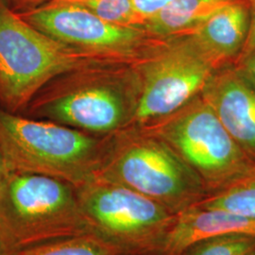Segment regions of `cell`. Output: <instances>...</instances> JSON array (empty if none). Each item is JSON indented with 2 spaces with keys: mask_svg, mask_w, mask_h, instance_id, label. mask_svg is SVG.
<instances>
[{
  "mask_svg": "<svg viewBox=\"0 0 255 255\" xmlns=\"http://www.w3.org/2000/svg\"><path fill=\"white\" fill-rule=\"evenodd\" d=\"M255 251V236L228 234L201 238L180 255H250Z\"/></svg>",
  "mask_w": 255,
  "mask_h": 255,
  "instance_id": "cell-16",
  "label": "cell"
},
{
  "mask_svg": "<svg viewBox=\"0 0 255 255\" xmlns=\"http://www.w3.org/2000/svg\"><path fill=\"white\" fill-rule=\"evenodd\" d=\"M9 172V168H8L7 163H6V161L4 159V156H3L1 150H0V181Z\"/></svg>",
  "mask_w": 255,
  "mask_h": 255,
  "instance_id": "cell-23",
  "label": "cell"
},
{
  "mask_svg": "<svg viewBox=\"0 0 255 255\" xmlns=\"http://www.w3.org/2000/svg\"><path fill=\"white\" fill-rule=\"evenodd\" d=\"M0 228L16 252L95 233L73 184L45 175L14 171L0 181Z\"/></svg>",
  "mask_w": 255,
  "mask_h": 255,
  "instance_id": "cell-2",
  "label": "cell"
},
{
  "mask_svg": "<svg viewBox=\"0 0 255 255\" xmlns=\"http://www.w3.org/2000/svg\"><path fill=\"white\" fill-rule=\"evenodd\" d=\"M17 14L65 46L111 60L135 46L144 33L140 27L111 24L72 4L47 3Z\"/></svg>",
  "mask_w": 255,
  "mask_h": 255,
  "instance_id": "cell-8",
  "label": "cell"
},
{
  "mask_svg": "<svg viewBox=\"0 0 255 255\" xmlns=\"http://www.w3.org/2000/svg\"><path fill=\"white\" fill-rule=\"evenodd\" d=\"M250 255H255V252H253V253H252V254H251Z\"/></svg>",
  "mask_w": 255,
  "mask_h": 255,
  "instance_id": "cell-26",
  "label": "cell"
},
{
  "mask_svg": "<svg viewBox=\"0 0 255 255\" xmlns=\"http://www.w3.org/2000/svg\"><path fill=\"white\" fill-rule=\"evenodd\" d=\"M252 8L246 0H233L194 30L197 40L219 59L239 57L249 33Z\"/></svg>",
  "mask_w": 255,
  "mask_h": 255,
  "instance_id": "cell-12",
  "label": "cell"
},
{
  "mask_svg": "<svg viewBox=\"0 0 255 255\" xmlns=\"http://www.w3.org/2000/svg\"><path fill=\"white\" fill-rule=\"evenodd\" d=\"M64 1H68V0H51L48 3H59V2H64ZM47 4V3H46Z\"/></svg>",
  "mask_w": 255,
  "mask_h": 255,
  "instance_id": "cell-24",
  "label": "cell"
},
{
  "mask_svg": "<svg viewBox=\"0 0 255 255\" xmlns=\"http://www.w3.org/2000/svg\"><path fill=\"white\" fill-rule=\"evenodd\" d=\"M12 255H134L98 233H86L19 250Z\"/></svg>",
  "mask_w": 255,
  "mask_h": 255,
  "instance_id": "cell-14",
  "label": "cell"
},
{
  "mask_svg": "<svg viewBox=\"0 0 255 255\" xmlns=\"http://www.w3.org/2000/svg\"><path fill=\"white\" fill-rule=\"evenodd\" d=\"M233 0H175L146 19L143 27L158 35L195 30L215 12Z\"/></svg>",
  "mask_w": 255,
  "mask_h": 255,
  "instance_id": "cell-13",
  "label": "cell"
},
{
  "mask_svg": "<svg viewBox=\"0 0 255 255\" xmlns=\"http://www.w3.org/2000/svg\"><path fill=\"white\" fill-rule=\"evenodd\" d=\"M112 137L0 107V150L9 171L45 175L78 187L96 177Z\"/></svg>",
  "mask_w": 255,
  "mask_h": 255,
  "instance_id": "cell-1",
  "label": "cell"
},
{
  "mask_svg": "<svg viewBox=\"0 0 255 255\" xmlns=\"http://www.w3.org/2000/svg\"><path fill=\"white\" fill-rule=\"evenodd\" d=\"M168 144L201 178L208 196L228 187L255 166L222 125L208 103L158 128L153 134Z\"/></svg>",
  "mask_w": 255,
  "mask_h": 255,
  "instance_id": "cell-7",
  "label": "cell"
},
{
  "mask_svg": "<svg viewBox=\"0 0 255 255\" xmlns=\"http://www.w3.org/2000/svg\"><path fill=\"white\" fill-rule=\"evenodd\" d=\"M59 3L72 4L88 9L98 17L114 25L122 27L143 26L131 0H68Z\"/></svg>",
  "mask_w": 255,
  "mask_h": 255,
  "instance_id": "cell-17",
  "label": "cell"
},
{
  "mask_svg": "<svg viewBox=\"0 0 255 255\" xmlns=\"http://www.w3.org/2000/svg\"><path fill=\"white\" fill-rule=\"evenodd\" d=\"M108 61L56 41L0 2V103L4 109L19 115L56 77Z\"/></svg>",
  "mask_w": 255,
  "mask_h": 255,
  "instance_id": "cell-3",
  "label": "cell"
},
{
  "mask_svg": "<svg viewBox=\"0 0 255 255\" xmlns=\"http://www.w3.org/2000/svg\"><path fill=\"white\" fill-rule=\"evenodd\" d=\"M254 53H255V2L252 8V19H251V25H250L246 43L238 57L239 63Z\"/></svg>",
  "mask_w": 255,
  "mask_h": 255,
  "instance_id": "cell-20",
  "label": "cell"
},
{
  "mask_svg": "<svg viewBox=\"0 0 255 255\" xmlns=\"http://www.w3.org/2000/svg\"><path fill=\"white\" fill-rule=\"evenodd\" d=\"M15 252V249L0 228V255H12Z\"/></svg>",
  "mask_w": 255,
  "mask_h": 255,
  "instance_id": "cell-22",
  "label": "cell"
},
{
  "mask_svg": "<svg viewBox=\"0 0 255 255\" xmlns=\"http://www.w3.org/2000/svg\"><path fill=\"white\" fill-rule=\"evenodd\" d=\"M76 188L95 233L132 255H163L178 215L140 193L100 179Z\"/></svg>",
  "mask_w": 255,
  "mask_h": 255,
  "instance_id": "cell-5",
  "label": "cell"
},
{
  "mask_svg": "<svg viewBox=\"0 0 255 255\" xmlns=\"http://www.w3.org/2000/svg\"><path fill=\"white\" fill-rule=\"evenodd\" d=\"M94 179L140 193L175 215L208 197L201 178L171 146L154 135L113 134Z\"/></svg>",
  "mask_w": 255,
  "mask_h": 255,
  "instance_id": "cell-4",
  "label": "cell"
},
{
  "mask_svg": "<svg viewBox=\"0 0 255 255\" xmlns=\"http://www.w3.org/2000/svg\"><path fill=\"white\" fill-rule=\"evenodd\" d=\"M246 1H248L250 4H252V6L254 5V3L255 2V0H246Z\"/></svg>",
  "mask_w": 255,
  "mask_h": 255,
  "instance_id": "cell-25",
  "label": "cell"
},
{
  "mask_svg": "<svg viewBox=\"0 0 255 255\" xmlns=\"http://www.w3.org/2000/svg\"><path fill=\"white\" fill-rule=\"evenodd\" d=\"M238 70L255 87V53L240 62Z\"/></svg>",
  "mask_w": 255,
  "mask_h": 255,
  "instance_id": "cell-21",
  "label": "cell"
},
{
  "mask_svg": "<svg viewBox=\"0 0 255 255\" xmlns=\"http://www.w3.org/2000/svg\"><path fill=\"white\" fill-rule=\"evenodd\" d=\"M228 234L255 236V219L195 205L178 215L162 255H180L186 247L201 238Z\"/></svg>",
  "mask_w": 255,
  "mask_h": 255,
  "instance_id": "cell-11",
  "label": "cell"
},
{
  "mask_svg": "<svg viewBox=\"0 0 255 255\" xmlns=\"http://www.w3.org/2000/svg\"><path fill=\"white\" fill-rule=\"evenodd\" d=\"M196 206L225 210L255 219V166L228 187L210 195Z\"/></svg>",
  "mask_w": 255,
  "mask_h": 255,
  "instance_id": "cell-15",
  "label": "cell"
},
{
  "mask_svg": "<svg viewBox=\"0 0 255 255\" xmlns=\"http://www.w3.org/2000/svg\"><path fill=\"white\" fill-rule=\"evenodd\" d=\"M211 71L208 60L191 48H175L163 55L146 69L136 119L147 121L180 109L207 85Z\"/></svg>",
  "mask_w": 255,
  "mask_h": 255,
  "instance_id": "cell-9",
  "label": "cell"
},
{
  "mask_svg": "<svg viewBox=\"0 0 255 255\" xmlns=\"http://www.w3.org/2000/svg\"><path fill=\"white\" fill-rule=\"evenodd\" d=\"M230 135L255 160V87L238 69L215 79L208 102Z\"/></svg>",
  "mask_w": 255,
  "mask_h": 255,
  "instance_id": "cell-10",
  "label": "cell"
},
{
  "mask_svg": "<svg viewBox=\"0 0 255 255\" xmlns=\"http://www.w3.org/2000/svg\"><path fill=\"white\" fill-rule=\"evenodd\" d=\"M51 0H0L7 8L16 13L38 9Z\"/></svg>",
  "mask_w": 255,
  "mask_h": 255,
  "instance_id": "cell-19",
  "label": "cell"
},
{
  "mask_svg": "<svg viewBox=\"0 0 255 255\" xmlns=\"http://www.w3.org/2000/svg\"><path fill=\"white\" fill-rule=\"evenodd\" d=\"M175 0H131L137 15L143 24L146 19L161 11Z\"/></svg>",
  "mask_w": 255,
  "mask_h": 255,
  "instance_id": "cell-18",
  "label": "cell"
},
{
  "mask_svg": "<svg viewBox=\"0 0 255 255\" xmlns=\"http://www.w3.org/2000/svg\"><path fill=\"white\" fill-rule=\"evenodd\" d=\"M91 67L56 77L19 115L52 121L98 136L117 133L126 121L123 95L109 77L96 73Z\"/></svg>",
  "mask_w": 255,
  "mask_h": 255,
  "instance_id": "cell-6",
  "label": "cell"
}]
</instances>
